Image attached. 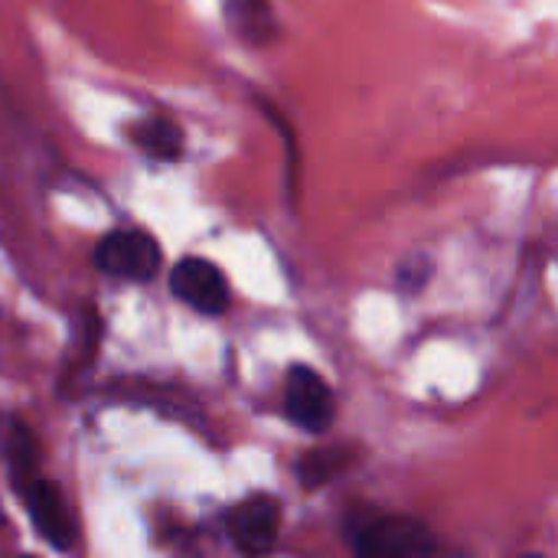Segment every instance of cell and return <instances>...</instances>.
<instances>
[{
	"instance_id": "cell-1",
	"label": "cell",
	"mask_w": 558,
	"mask_h": 558,
	"mask_svg": "<svg viewBox=\"0 0 558 558\" xmlns=\"http://www.w3.org/2000/svg\"><path fill=\"white\" fill-rule=\"evenodd\" d=\"M160 262H163V248L147 229H114L105 239H98L92 252V265L101 275L134 284L154 281Z\"/></svg>"
},
{
	"instance_id": "cell-2",
	"label": "cell",
	"mask_w": 558,
	"mask_h": 558,
	"mask_svg": "<svg viewBox=\"0 0 558 558\" xmlns=\"http://www.w3.org/2000/svg\"><path fill=\"white\" fill-rule=\"evenodd\" d=\"M435 553V536L422 520L412 517H376L356 530V558H428Z\"/></svg>"
},
{
	"instance_id": "cell-3",
	"label": "cell",
	"mask_w": 558,
	"mask_h": 558,
	"mask_svg": "<svg viewBox=\"0 0 558 558\" xmlns=\"http://www.w3.org/2000/svg\"><path fill=\"white\" fill-rule=\"evenodd\" d=\"M170 294L203 317H222L232 307V288L222 268L209 258H180L170 271Z\"/></svg>"
},
{
	"instance_id": "cell-4",
	"label": "cell",
	"mask_w": 558,
	"mask_h": 558,
	"mask_svg": "<svg viewBox=\"0 0 558 558\" xmlns=\"http://www.w3.org/2000/svg\"><path fill=\"white\" fill-rule=\"evenodd\" d=\"M284 412L301 432L324 435L337 418L333 389L327 386V379L317 369L298 363L284 376Z\"/></svg>"
},
{
	"instance_id": "cell-5",
	"label": "cell",
	"mask_w": 558,
	"mask_h": 558,
	"mask_svg": "<svg viewBox=\"0 0 558 558\" xmlns=\"http://www.w3.org/2000/svg\"><path fill=\"white\" fill-rule=\"evenodd\" d=\"M229 536L245 558L271 556L281 536V504L268 494L242 500L229 513Z\"/></svg>"
},
{
	"instance_id": "cell-6",
	"label": "cell",
	"mask_w": 558,
	"mask_h": 558,
	"mask_svg": "<svg viewBox=\"0 0 558 558\" xmlns=\"http://www.w3.org/2000/svg\"><path fill=\"white\" fill-rule=\"evenodd\" d=\"M26 510H29V520L36 526V533L52 546V549H72L75 543V520L69 513V504L62 497V490L52 484V481H36L26 494Z\"/></svg>"
},
{
	"instance_id": "cell-7",
	"label": "cell",
	"mask_w": 558,
	"mask_h": 558,
	"mask_svg": "<svg viewBox=\"0 0 558 558\" xmlns=\"http://www.w3.org/2000/svg\"><path fill=\"white\" fill-rule=\"evenodd\" d=\"M128 141L147 154L150 160H160V163H177L183 160V150H186V134L183 128L167 118V114H147V118H137L124 128Z\"/></svg>"
},
{
	"instance_id": "cell-8",
	"label": "cell",
	"mask_w": 558,
	"mask_h": 558,
	"mask_svg": "<svg viewBox=\"0 0 558 558\" xmlns=\"http://www.w3.org/2000/svg\"><path fill=\"white\" fill-rule=\"evenodd\" d=\"M3 454H7L10 481L16 484L20 494H26L39 481V441H36V435H33V428L26 422H20V418L7 422Z\"/></svg>"
},
{
	"instance_id": "cell-9",
	"label": "cell",
	"mask_w": 558,
	"mask_h": 558,
	"mask_svg": "<svg viewBox=\"0 0 558 558\" xmlns=\"http://www.w3.org/2000/svg\"><path fill=\"white\" fill-rule=\"evenodd\" d=\"M226 16L232 33H239L252 46H265L278 33L268 0H226Z\"/></svg>"
},
{
	"instance_id": "cell-10",
	"label": "cell",
	"mask_w": 558,
	"mask_h": 558,
	"mask_svg": "<svg viewBox=\"0 0 558 558\" xmlns=\"http://www.w3.org/2000/svg\"><path fill=\"white\" fill-rule=\"evenodd\" d=\"M353 448L347 445H327V448H314L298 461V481L304 490H320L327 487L333 477H340L350 464H353Z\"/></svg>"
},
{
	"instance_id": "cell-11",
	"label": "cell",
	"mask_w": 558,
	"mask_h": 558,
	"mask_svg": "<svg viewBox=\"0 0 558 558\" xmlns=\"http://www.w3.org/2000/svg\"><path fill=\"white\" fill-rule=\"evenodd\" d=\"M432 278H435V262L428 255H409L396 271V284L405 294H422Z\"/></svg>"
},
{
	"instance_id": "cell-12",
	"label": "cell",
	"mask_w": 558,
	"mask_h": 558,
	"mask_svg": "<svg viewBox=\"0 0 558 558\" xmlns=\"http://www.w3.org/2000/svg\"><path fill=\"white\" fill-rule=\"evenodd\" d=\"M520 558H546V556H536V553H526V556H520Z\"/></svg>"
},
{
	"instance_id": "cell-13",
	"label": "cell",
	"mask_w": 558,
	"mask_h": 558,
	"mask_svg": "<svg viewBox=\"0 0 558 558\" xmlns=\"http://www.w3.org/2000/svg\"><path fill=\"white\" fill-rule=\"evenodd\" d=\"M23 558H29V556H23Z\"/></svg>"
}]
</instances>
